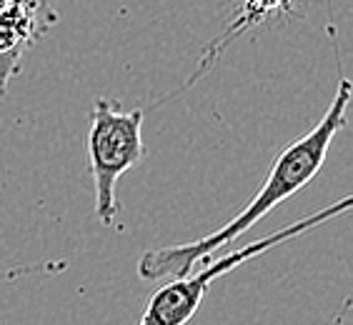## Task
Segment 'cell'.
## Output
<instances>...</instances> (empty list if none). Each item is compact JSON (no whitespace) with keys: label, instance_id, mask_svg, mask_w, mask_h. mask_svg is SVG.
Here are the masks:
<instances>
[{"label":"cell","instance_id":"obj_1","mask_svg":"<svg viewBox=\"0 0 353 325\" xmlns=\"http://www.w3.org/2000/svg\"><path fill=\"white\" fill-rule=\"evenodd\" d=\"M351 95H353L351 81L341 73L339 88L333 93V101L326 113H323V118L308 130L306 136H301L299 140L285 145L279 156H276L263 185L251 198V203L245 205L238 216H233L223 228H218L216 233H208V235L190 240V243H178V245H168V248L145 251L141 255V260H138V275L143 280H150V283H165V280L188 275L193 271V265L211 263L213 255L223 245L233 243L253 223H259L268 210H273L276 205H281L283 200L296 196L299 190L306 188L313 178L321 173V168H323L333 138L346 128Z\"/></svg>","mask_w":353,"mask_h":325},{"label":"cell","instance_id":"obj_2","mask_svg":"<svg viewBox=\"0 0 353 325\" xmlns=\"http://www.w3.org/2000/svg\"><path fill=\"white\" fill-rule=\"evenodd\" d=\"M348 208H351V198L346 196V198H341L339 203H331L323 210H319V213H313V216H306V218H301V220H296V223L285 225V228L276 231L273 235L253 240V243L243 245V248H238V251L228 253V255L205 263L203 268L198 273H193V275L188 273V275H181V278L165 280V283L150 295L138 325H185L188 320H193V315L198 313L208 288H211L218 278H223L225 273H231L233 268H238V265L245 263V260H251V258L263 255V253H268L271 248H276V245L285 243V240H291V238L306 235L308 231L319 228L321 223H326L331 218L343 216Z\"/></svg>","mask_w":353,"mask_h":325},{"label":"cell","instance_id":"obj_3","mask_svg":"<svg viewBox=\"0 0 353 325\" xmlns=\"http://www.w3.org/2000/svg\"><path fill=\"white\" fill-rule=\"evenodd\" d=\"M88 170L95 190V216L113 225L118 216V180L143 160V110H123L113 98H98L90 108Z\"/></svg>","mask_w":353,"mask_h":325},{"label":"cell","instance_id":"obj_4","mask_svg":"<svg viewBox=\"0 0 353 325\" xmlns=\"http://www.w3.org/2000/svg\"><path fill=\"white\" fill-rule=\"evenodd\" d=\"M58 23L53 0H0V101L28 50Z\"/></svg>","mask_w":353,"mask_h":325},{"label":"cell","instance_id":"obj_5","mask_svg":"<svg viewBox=\"0 0 353 325\" xmlns=\"http://www.w3.org/2000/svg\"><path fill=\"white\" fill-rule=\"evenodd\" d=\"M293 3H296V0H241V8H238V13L233 15V21L225 25V30L218 35L211 45L205 48L203 58H201V63H198L196 73L190 75L188 81H185L173 95H178L181 90L190 88V85H196V83L205 75V70H211L213 65H216L218 58L225 53V48L231 45L236 38H241L245 30H251V28H256L259 23L268 21V18H273V15L291 13ZM173 95H168V98H173Z\"/></svg>","mask_w":353,"mask_h":325},{"label":"cell","instance_id":"obj_6","mask_svg":"<svg viewBox=\"0 0 353 325\" xmlns=\"http://www.w3.org/2000/svg\"><path fill=\"white\" fill-rule=\"evenodd\" d=\"M68 260H46V263L21 265V268H6V271H0V283L28 278V275H55V273L68 271Z\"/></svg>","mask_w":353,"mask_h":325}]
</instances>
